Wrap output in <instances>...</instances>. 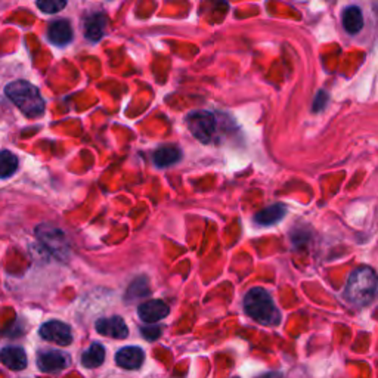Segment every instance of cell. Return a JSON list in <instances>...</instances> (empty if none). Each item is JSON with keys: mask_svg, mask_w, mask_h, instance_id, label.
<instances>
[{"mask_svg": "<svg viewBox=\"0 0 378 378\" xmlns=\"http://www.w3.org/2000/svg\"><path fill=\"white\" fill-rule=\"evenodd\" d=\"M378 291V275L370 266H361L350 273L346 284L344 297L351 305L368 306Z\"/></svg>", "mask_w": 378, "mask_h": 378, "instance_id": "1", "label": "cell"}, {"mask_svg": "<svg viewBox=\"0 0 378 378\" xmlns=\"http://www.w3.org/2000/svg\"><path fill=\"white\" fill-rule=\"evenodd\" d=\"M5 95L29 119H37L45 112V101L41 95V90L29 82L17 80L9 83L5 87Z\"/></svg>", "mask_w": 378, "mask_h": 378, "instance_id": "2", "label": "cell"}, {"mask_svg": "<svg viewBox=\"0 0 378 378\" xmlns=\"http://www.w3.org/2000/svg\"><path fill=\"white\" fill-rule=\"evenodd\" d=\"M244 310L252 319L266 325V327H275L281 322L279 310L269 293L263 289H253L247 293L244 298Z\"/></svg>", "mask_w": 378, "mask_h": 378, "instance_id": "3", "label": "cell"}, {"mask_svg": "<svg viewBox=\"0 0 378 378\" xmlns=\"http://www.w3.org/2000/svg\"><path fill=\"white\" fill-rule=\"evenodd\" d=\"M188 127L195 139L203 143H208L216 132V119L208 111H194L188 115Z\"/></svg>", "mask_w": 378, "mask_h": 378, "instance_id": "4", "label": "cell"}, {"mask_svg": "<svg viewBox=\"0 0 378 378\" xmlns=\"http://www.w3.org/2000/svg\"><path fill=\"white\" fill-rule=\"evenodd\" d=\"M36 235L41 240L49 252L54 253L55 256H64L68 252V244L65 240L64 232L52 225H41L36 228Z\"/></svg>", "mask_w": 378, "mask_h": 378, "instance_id": "5", "label": "cell"}, {"mask_svg": "<svg viewBox=\"0 0 378 378\" xmlns=\"http://www.w3.org/2000/svg\"><path fill=\"white\" fill-rule=\"evenodd\" d=\"M41 335L43 340L55 343L58 346H68L73 342L71 328L61 321L45 322L41 328Z\"/></svg>", "mask_w": 378, "mask_h": 378, "instance_id": "6", "label": "cell"}, {"mask_svg": "<svg viewBox=\"0 0 378 378\" xmlns=\"http://www.w3.org/2000/svg\"><path fill=\"white\" fill-rule=\"evenodd\" d=\"M70 356L59 350H45L37 356V365L43 372H59L68 367Z\"/></svg>", "mask_w": 378, "mask_h": 378, "instance_id": "7", "label": "cell"}, {"mask_svg": "<svg viewBox=\"0 0 378 378\" xmlns=\"http://www.w3.org/2000/svg\"><path fill=\"white\" fill-rule=\"evenodd\" d=\"M48 41L59 48L67 46L73 41V27L67 20H57L50 22L48 29Z\"/></svg>", "mask_w": 378, "mask_h": 378, "instance_id": "8", "label": "cell"}, {"mask_svg": "<svg viewBox=\"0 0 378 378\" xmlns=\"http://www.w3.org/2000/svg\"><path fill=\"white\" fill-rule=\"evenodd\" d=\"M143 359H145V354L138 346L123 347L115 355V363L124 370H138Z\"/></svg>", "mask_w": 378, "mask_h": 378, "instance_id": "9", "label": "cell"}, {"mask_svg": "<svg viewBox=\"0 0 378 378\" xmlns=\"http://www.w3.org/2000/svg\"><path fill=\"white\" fill-rule=\"evenodd\" d=\"M138 312H139V318L143 322L154 324L166 318L168 315V312H170V309H168V306L164 302H161V300H151V302L142 303Z\"/></svg>", "mask_w": 378, "mask_h": 378, "instance_id": "10", "label": "cell"}, {"mask_svg": "<svg viewBox=\"0 0 378 378\" xmlns=\"http://www.w3.org/2000/svg\"><path fill=\"white\" fill-rule=\"evenodd\" d=\"M96 331L102 335H108L112 338H126L129 330L126 327V322L120 317L112 318H102L96 322Z\"/></svg>", "mask_w": 378, "mask_h": 378, "instance_id": "11", "label": "cell"}, {"mask_svg": "<svg viewBox=\"0 0 378 378\" xmlns=\"http://www.w3.org/2000/svg\"><path fill=\"white\" fill-rule=\"evenodd\" d=\"M2 362L9 370L21 371L27 367V355L21 347L8 346L2 350Z\"/></svg>", "mask_w": 378, "mask_h": 378, "instance_id": "12", "label": "cell"}, {"mask_svg": "<svg viewBox=\"0 0 378 378\" xmlns=\"http://www.w3.org/2000/svg\"><path fill=\"white\" fill-rule=\"evenodd\" d=\"M343 27L349 34H358L363 29V14L361 8L351 5L344 8L342 15Z\"/></svg>", "mask_w": 378, "mask_h": 378, "instance_id": "13", "label": "cell"}, {"mask_svg": "<svg viewBox=\"0 0 378 378\" xmlns=\"http://www.w3.org/2000/svg\"><path fill=\"white\" fill-rule=\"evenodd\" d=\"M285 213H286V208L284 204H273L263 208V210H260L254 216V221L257 225L270 226V225L278 224V221L285 216Z\"/></svg>", "mask_w": 378, "mask_h": 378, "instance_id": "14", "label": "cell"}, {"mask_svg": "<svg viewBox=\"0 0 378 378\" xmlns=\"http://www.w3.org/2000/svg\"><path fill=\"white\" fill-rule=\"evenodd\" d=\"M180 159H182V151L175 145H164L154 152V163L160 168L173 166Z\"/></svg>", "mask_w": 378, "mask_h": 378, "instance_id": "15", "label": "cell"}, {"mask_svg": "<svg viewBox=\"0 0 378 378\" xmlns=\"http://www.w3.org/2000/svg\"><path fill=\"white\" fill-rule=\"evenodd\" d=\"M107 20L101 14H95L85 20V34L86 38L90 42H98L103 36V30H106Z\"/></svg>", "mask_w": 378, "mask_h": 378, "instance_id": "16", "label": "cell"}, {"mask_svg": "<svg viewBox=\"0 0 378 378\" xmlns=\"http://www.w3.org/2000/svg\"><path fill=\"white\" fill-rule=\"evenodd\" d=\"M106 359V349L102 344L95 343L82 355V365L86 368H96Z\"/></svg>", "mask_w": 378, "mask_h": 378, "instance_id": "17", "label": "cell"}, {"mask_svg": "<svg viewBox=\"0 0 378 378\" xmlns=\"http://www.w3.org/2000/svg\"><path fill=\"white\" fill-rule=\"evenodd\" d=\"M18 168V159L9 151H3L0 155V176L2 179H6L14 175Z\"/></svg>", "mask_w": 378, "mask_h": 378, "instance_id": "18", "label": "cell"}, {"mask_svg": "<svg viewBox=\"0 0 378 378\" xmlns=\"http://www.w3.org/2000/svg\"><path fill=\"white\" fill-rule=\"evenodd\" d=\"M36 5L45 14H57L67 6V0H37Z\"/></svg>", "mask_w": 378, "mask_h": 378, "instance_id": "19", "label": "cell"}, {"mask_svg": "<svg viewBox=\"0 0 378 378\" xmlns=\"http://www.w3.org/2000/svg\"><path fill=\"white\" fill-rule=\"evenodd\" d=\"M140 334L147 338L148 342L157 340L161 334V328L160 327H154V325H148V327L140 328Z\"/></svg>", "mask_w": 378, "mask_h": 378, "instance_id": "20", "label": "cell"}, {"mask_svg": "<svg viewBox=\"0 0 378 378\" xmlns=\"http://www.w3.org/2000/svg\"><path fill=\"white\" fill-rule=\"evenodd\" d=\"M328 102V95L324 92V90H321V92H318L315 101H314V111L315 112H319L325 108V106H327Z\"/></svg>", "mask_w": 378, "mask_h": 378, "instance_id": "21", "label": "cell"}, {"mask_svg": "<svg viewBox=\"0 0 378 378\" xmlns=\"http://www.w3.org/2000/svg\"><path fill=\"white\" fill-rule=\"evenodd\" d=\"M257 378H282V375L279 372H266V374L260 375Z\"/></svg>", "mask_w": 378, "mask_h": 378, "instance_id": "22", "label": "cell"}, {"mask_svg": "<svg viewBox=\"0 0 378 378\" xmlns=\"http://www.w3.org/2000/svg\"><path fill=\"white\" fill-rule=\"evenodd\" d=\"M235 378H237V377H235Z\"/></svg>", "mask_w": 378, "mask_h": 378, "instance_id": "23", "label": "cell"}]
</instances>
